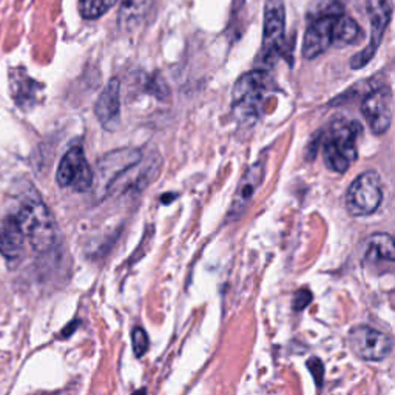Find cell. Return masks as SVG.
I'll use <instances>...</instances> for the list:
<instances>
[{
	"label": "cell",
	"instance_id": "5b68a950",
	"mask_svg": "<svg viewBox=\"0 0 395 395\" xmlns=\"http://www.w3.org/2000/svg\"><path fill=\"white\" fill-rule=\"evenodd\" d=\"M382 201V180L374 170H368L355 178L346 193V208L352 216L373 215L380 207Z\"/></svg>",
	"mask_w": 395,
	"mask_h": 395
},
{
	"label": "cell",
	"instance_id": "7a4b0ae2",
	"mask_svg": "<svg viewBox=\"0 0 395 395\" xmlns=\"http://www.w3.org/2000/svg\"><path fill=\"white\" fill-rule=\"evenodd\" d=\"M360 130L361 126L355 121L340 119L332 123L323 144L324 164L332 172L344 173L357 161L359 152L355 139Z\"/></svg>",
	"mask_w": 395,
	"mask_h": 395
},
{
	"label": "cell",
	"instance_id": "3957f363",
	"mask_svg": "<svg viewBox=\"0 0 395 395\" xmlns=\"http://www.w3.org/2000/svg\"><path fill=\"white\" fill-rule=\"evenodd\" d=\"M269 87L270 77L265 69H252L239 77L232 93V105L238 121L247 122L257 118Z\"/></svg>",
	"mask_w": 395,
	"mask_h": 395
},
{
	"label": "cell",
	"instance_id": "277c9868",
	"mask_svg": "<svg viewBox=\"0 0 395 395\" xmlns=\"http://www.w3.org/2000/svg\"><path fill=\"white\" fill-rule=\"evenodd\" d=\"M342 15L343 6L334 0L311 20L303 41V56L306 59H315L334 45L335 27Z\"/></svg>",
	"mask_w": 395,
	"mask_h": 395
},
{
	"label": "cell",
	"instance_id": "52a82bcc",
	"mask_svg": "<svg viewBox=\"0 0 395 395\" xmlns=\"http://www.w3.org/2000/svg\"><path fill=\"white\" fill-rule=\"evenodd\" d=\"M351 351L365 361H382L392 352L394 340L391 335L368 324H359L347 335Z\"/></svg>",
	"mask_w": 395,
	"mask_h": 395
},
{
	"label": "cell",
	"instance_id": "30bf717a",
	"mask_svg": "<svg viewBox=\"0 0 395 395\" xmlns=\"http://www.w3.org/2000/svg\"><path fill=\"white\" fill-rule=\"evenodd\" d=\"M361 114L374 135H383L392 122V93L389 88H378L365 98Z\"/></svg>",
	"mask_w": 395,
	"mask_h": 395
},
{
	"label": "cell",
	"instance_id": "d6986e66",
	"mask_svg": "<svg viewBox=\"0 0 395 395\" xmlns=\"http://www.w3.org/2000/svg\"><path fill=\"white\" fill-rule=\"evenodd\" d=\"M311 301H312V293L311 290H307V289H300L297 293H295V297H293V303H292V307H293V311H303V309H306L309 304H311Z\"/></svg>",
	"mask_w": 395,
	"mask_h": 395
},
{
	"label": "cell",
	"instance_id": "8992f818",
	"mask_svg": "<svg viewBox=\"0 0 395 395\" xmlns=\"http://www.w3.org/2000/svg\"><path fill=\"white\" fill-rule=\"evenodd\" d=\"M286 8L283 0H266L265 27H262V46L260 60L265 65H272L280 58L284 48Z\"/></svg>",
	"mask_w": 395,
	"mask_h": 395
},
{
	"label": "cell",
	"instance_id": "8fae6325",
	"mask_svg": "<svg viewBox=\"0 0 395 395\" xmlns=\"http://www.w3.org/2000/svg\"><path fill=\"white\" fill-rule=\"evenodd\" d=\"M262 180H265V166H262V162H257V164H253L246 170V173L243 175L241 181H239L236 187L234 201H232L229 210L230 220H238L247 210L255 193H257L258 187L262 184Z\"/></svg>",
	"mask_w": 395,
	"mask_h": 395
},
{
	"label": "cell",
	"instance_id": "6da1fadb",
	"mask_svg": "<svg viewBox=\"0 0 395 395\" xmlns=\"http://www.w3.org/2000/svg\"><path fill=\"white\" fill-rule=\"evenodd\" d=\"M13 216L18 220L27 241L36 252L45 253L51 249L56 239V222L36 190L25 193V196L20 199L18 212Z\"/></svg>",
	"mask_w": 395,
	"mask_h": 395
},
{
	"label": "cell",
	"instance_id": "e0dca14e",
	"mask_svg": "<svg viewBox=\"0 0 395 395\" xmlns=\"http://www.w3.org/2000/svg\"><path fill=\"white\" fill-rule=\"evenodd\" d=\"M118 0H81L79 11L83 19L95 20L110 11Z\"/></svg>",
	"mask_w": 395,
	"mask_h": 395
},
{
	"label": "cell",
	"instance_id": "ffe728a7",
	"mask_svg": "<svg viewBox=\"0 0 395 395\" xmlns=\"http://www.w3.org/2000/svg\"><path fill=\"white\" fill-rule=\"evenodd\" d=\"M307 368L311 369V373L315 378V383L316 386H321L323 384V375H324V366L323 363L319 359H311L307 361Z\"/></svg>",
	"mask_w": 395,
	"mask_h": 395
},
{
	"label": "cell",
	"instance_id": "ba28073f",
	"mask_svg": "<svg viewBox=\"0 0 395 395\" xmlns=\"http://www.w3.org/2000/svg\"><path fill=\"white\" fill-rule=\"evenodd\" d=\"M366 10L370 22V39L368 46L351 59V67L354 69H360L368 65L375 56L378 46L383 41L384 31L392 18V2L391 0H368Z\"/></svg>",
	"mask_w": 395,
	"mask_h": 395
},
{
	"label": "cell",
	"instance_id": "9c48e42d",
	"mask_svg": "<svg viewBox=\"0 0 395 395\" xmlns=\"http://www.w3.org/2000/svg\"><path fill=\"white\" fill-rule=\"evenodd\" d=\"M56 182L59 187L72 189L77 193L87 192L95 182L93 170L81 147L69 149L60 159L56 172Z\"/></svg>",
	"mask_w": 395,
	"mask_h": 395
},
{
	"label": "cell",
	"instance_id": "2e32d148",
	"mask_svg": "<svg viewBox=\"0 0 395 395\" xmlns=\"http://www.w3.org/2000/svg\"><path fill=\"white\" fill-rule=\"evenodd\" d=\"M360 31L361 29L359 27V23L343 14L337 22L334 45H351V43H354L355 41H359V37L361 36Z\"/></svg>",
	"mask_w": 395,
	"mask_h": 395
},
{
	"label": "cell",
	"instance_id": "ac0fdd59",
	"mask_svg": "<svg viewBox=\"0 0 395 395\" xmlns=\"http://www.w3.org/2000/svg\"><path fill=\"white\" fill-rule=\"evenodd\" d=\"M131 343H133V351L136 357H142L147 349H149L150 340L142 328H135L133 334H131Z\"/></svg>",
	"mask_w": 395,
	"mask_h": 395
},
{
	"label": "cell",
	"instance_id": "9a60e30c",
	"mask_svg": "<svg viewBox=\"0 0 395 395\" xmlns=\"http://www.w3.org/2000/svg\"><path fill=\"white\" fill-rule=\"evenodd\" d=\"M31 79L25 74L23 69H13L10 74V83H11V95L14 98L18 105L23 107V105H29L33 102V95L34 90H27L25 85L29 82Z\"/></svg>",
	"mask_w": 395,
	"mask_h": 395
},
{
	"label": "cell",
	"instance_id": "5bb4252c",
	"mask_svg": "<svg viewBox=\"0 0 395 395\" xmlns=\"http://www.w3.org/2000/svg\"><path fill=\"white\" fill-rule=\"evenodd\" d=\"M365 260L370 265L395 262V239L388 234H374L373 236H369Z\"/></svg>",
	"mask_w": 395,
	"mask_h": 395
},
{
	"label": "cell",
	"instance_id": "7c38bea8",
	"mask_svg": "<svg viewBox=\"0 0 395 395\" xmlns=\"http://www.w3.org/2000/svg\"><path fill=\"white\" fill-rule=\"evenodd\" d=\"M95 114L100 126L107 130L116 128L119 122L121 116V82L119 79L108 81L100 93L96 105H95Z\"/></svg>",
	"mask_w": 395,
	"mask_h": 395
},
{
	"label": "cell",
	"instance_id": "44dd1931",
	"mask_svg": "<svg viewBox=\"0 0 395 395\" xmlns=\"http://www.w3.org/2000/svg\"><path fill=\"white\" fill-rule=\"evenodd\" d=\"M145 394H147L145 389H139V391H136L133 395H145Z\"/></svg>",
	"mask_w": 395,
	"mask_h": 395
},
{
	"label": "cell",
	"instance_id": "4fadbf2b",
	"mask_svg": "<svg viewBox=\"0 0 395 395\" xmlns=\"http://www.w3.org/2000/svg\"><path fill=\"white\" fill-rule=\"evenodd\" d=\"M27 238L13 215L0 222V255L6 260H18L25 246Z\"/></svg>",
	"mask_w": 395,
	"mask_h": 395
}]
</instances>
